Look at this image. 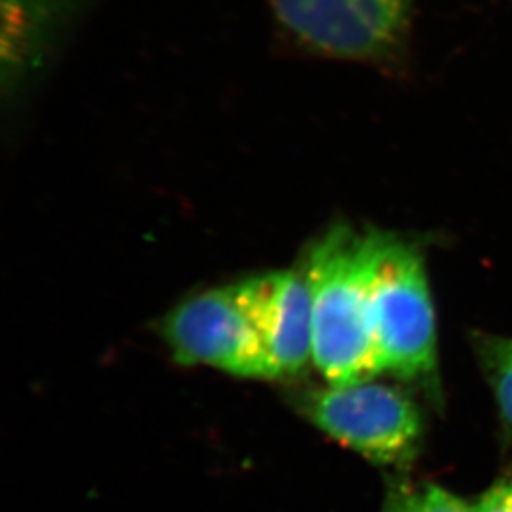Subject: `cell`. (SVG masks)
I'll use <instances>...</instances> for the list:
<instances>
[{
	"instance_id": "5b68a950",
	"label": "cell",
	"mask_w": 512,
	"mask_h": 512,
	"mask_svg": "<svg viewBox=\"0 0 512 512\" xmlns=\"http://www.w3.org/2000/svg\"><path fill=\"white\" fill-rule=\"evenodd\" d=\"M297 42L325 57L378 62L405 39L415 0H271Z\"/></svg>"
},
{
	"instance_id": "8992f818",
	"label": "cell",
	"mask_w": 512,
	"mask_h": 512,
	"mask_svg": "<svg viewBox=\"0 0 512 512\" xmlns=\"http://www.w3.org/2000/svg\"><path fill=\"white\" fill-rule=\"evenodd\" d=\"M281 377L312 363V309L302 271H272L232 285Z\"/></svg>"
},
{
	"instance_id": "ba28073f",
	"label": "cell",
	"mask_w": 512,
	"mask_h": 512,
	"mask_svg": "<svg viewBox=\"0 0 512 512\" xmlns=\"http://www.w3.org/2000/svg\"><path fill=\"white\" fill-rule=\"evenodd\" d=\"M473 345L479 367L493 390L499 413L512 430V339L476 334Z\"/></svg>"
},
{
	"instance_id": "6da1fadb",
	"label": "cell",
	"mask_w": 512,
	"mask_h": 512,
	"mask_svg": "<svg viewBox=\"0 0 512 512\" xmlns=\"http://www.w3.org/2000/svg\"><path fill=\"white\" fill-rule=\"evenodd\" d=\"M373 229L337 224L314 242L302 269L312 309V363L327 385L382 375L372 322Z\"/></svg>"
},
{
	"instance_id": "8fae6325",
	"label": "cell",
	"mask_w": 512,
	"mask_h": 512,
	"mask_svg": "<svg viewBox=\"0 0 512 512\" xmlns=\"http://www.w3.org/2000/svg\"><path fill=\"white\" fill-rule=\"evenodd\" d=\"M416 491L405 483H395L388 488L383 501V512H416Z\"/></svg>"
},
{
	"instance_id": "277c9868",
	"label": "cell",
	"mask_w": 512,
	"mask_h": 512,
	"mask_svg": "<svg viewBox=\"0 0 512 512\" xmlns=\"http://www.w3.org/2000/svg\"><path fill=\"white\" fill-rule=\"evenodd\" d=\"M161 335L181 365H204L254 380L281 378L232 285L179 302L161 322Z\"/></svg>"
},
{
	"instance_id": "7a4b0ae2",
	"label": "cell",
	"mask_w": 512,
	"mask_h": 512,
	"mask_svg": "<svg viewBox=\"0 0 512 512\" xmlns=\"http://www.w3.org/2000/svg\"><path fill=\"white\" fill-rule=\"evenodd\" d=\"M372 322L382 373L440 398L436 312L420 247L373 229Z\"/></svg>"
},
{
	"instance_id": "52a82bcc",
	"label": "cell",
	"mask_w": 512,
	"mask_h": 512,
	"mask_svg": "<svg viewBox=\"0 0 512 512\" xmlns=\"http://www.w3.org/2000/svg\"><path fill=\"white\" fill-rule=\"evenodd\" d=\"M80 0H2L0 78L5 97L34 80Z\"/></svg>"
},
{
	"instance_id": "3957f363",
	"label": "cell",
	"mask_w": 512,
	"mask_h": 512,
	"mask_svg": "<svg viewBox=\"0 0 512 512\" xmlns=\"http://www.w3.org/2000/svg\"><path fill=\"white\" fill-rule=\"evenodd\" d=\"M299 410L324 435L375 464L410 463L423 441L415 400L375 378L309 390L300 395Z\"/></svg>"
},
{
	"instance_id": "30bf717a",
	"label": "cell",
	"mask_w": 512,
	"mask_h": 512,
	"mask_svg": "<svg viewBox=\"0 0 512 512\" xmlns=\"http://www.w3.org/2000/svg\"><path fill=\"white\" fill-rule=\"evenodd\" d=\"M473 512H512V476L491 486L473 504Z\"/></svg>"
},
{
	"instance_id": "9c48e42d",
	"label": "cell",
	"mask_w": 512,
	"mask_h": 512,
	"mask_svg": "<svg viewBox=\"0 0 512 512\" xmlns=\"http://www.w3.org/2000/svg\"><path fill=\"white\" fill-rule=\"evenodd\" d=\"M415 508L416 512H473V506L436 484L416 493Z\"/></svg>"
}]
</instances>
